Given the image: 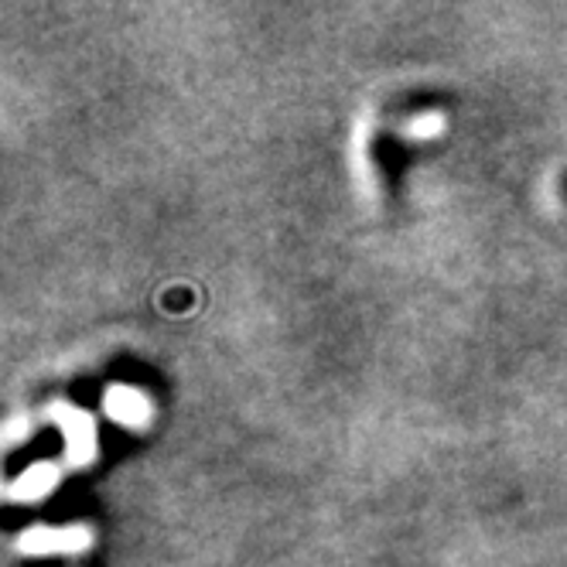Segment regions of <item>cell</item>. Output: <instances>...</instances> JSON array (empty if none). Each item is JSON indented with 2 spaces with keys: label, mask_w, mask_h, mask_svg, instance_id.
<instances>
[{
  "label": "cell",
  "mask_w": 567,
  "mask_h": 567,
  "mask_svg": "<svg viewBox=\"0 0 567 567\" xmlns=\"http://www.w3.org/2000/svg\"><path fill=\"white\" fill-rule=\"evenodd\" d=\"M52 421L62 427L65 434V455L72 465H90L93 455H96V431H93V421L75 411V408H65V403H55L52 408Z\"/></svg>",
  "instance_id": "6da1fadb"
},
{
  "label": "cell",
  "mask_w": 567,
  "mask_h": 567,
  "mask_svg": "<svg viewBox=\"0 0 567 567\" xmlns=\"http://www.w3.org/2000/svg\"><path fill=\"white\" fill-rule=\"evenodd\" d=\"M93 540L90 530L83 526H65V530H45V526H38V530H28L18 547L24 554H75V550H86V544Z\"/></svg>",
  "instance_id": "7a4b0ae2"
},
{
  "label": "cell",
  "mask_w": 567,
  "mask_h": 567,
  "mask_svg": "<svg viewBox=\"0 0 567 567\" xmlns=\"http://www.w3.org/2000/svg\"><path fill=\"white\" fill-rule=\"evenodd\" d=\"M103 408H106V414L116 424H124V427H144L151 421V403H147V396L137 393V390H131V386H113L103 396Z\"/></svg>",
  "instance_id": "3957f363"
},
{
  "label": "cell",
  "mask_w": 567,
  "mask_h": 567,
  "mask_svg": "<svg viewBox=\"0 0 567 567\" xmlns=\"http://www.w3.org/2000/svg\"><path fill=\"white\" fill-rule=\"evenodd\" d=\"M59 485V468L52 462H38L34 468H28L14 485H11V499L28 503V499H42L45 493H52Z\"/></svg>",
  "instance_id": "277c9868"
},
{
  "label": "cell",
  "mask_w": 567,
  "mask_h": 567,
  "mask_svg": "<svg viewBox=\"0 0 567 567\" xmlns=\"http://www.w3.org/2000/svg\"><path fill=\"white\" fill-rule=\"evenodd\" d=\"M441 127H444V120H441L437 113H427V116H417V120H414V124H411V134L421 137V141H427V137H437Z\"/></svg>",
  "instance_id": "5b68a950"
}]
</instances>
